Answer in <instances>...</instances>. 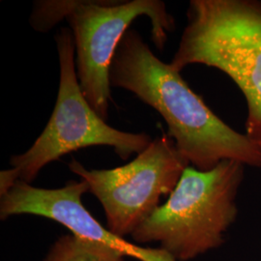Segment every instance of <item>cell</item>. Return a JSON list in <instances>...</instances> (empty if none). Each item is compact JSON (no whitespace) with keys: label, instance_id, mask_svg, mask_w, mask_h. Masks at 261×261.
I'll return each instance as SVG.
<instances>
[{"label":"cell","instance_id":"1","mask_svg":"<svg viewBox=\"0 0 261 261\" xmlns=\"http://www.w3.org/2000/svg\"><path fill=\"white\" fill-rule=\"evenodd\" d=\"M110 83L112 88L135 94L162 115L168 136L193 168L206 171L224 161L261 168V151L252 140L219 118L180 72L159 59L133 28L115 51Z\"/></svg>","mask_w":261,"mask_h":261},{"label":"cell","instance_id":"2","mask_svg":"<svg viewBox=\"0 0 261 261\" xmlns=\"http://www.w3.org/2000/svg\"><path fill=\"white\" fill-rule=\"evenodd\" d=\"M141 16L151 21V36L163 50L168 32L175 28L165 2L130 1H36L30 17L32 28L46 32L66 19L73 33L75 65L84 97L105 121L112 101L110 68L117 47L132 22Z\"/></svg>","mask_w":261,"mask_h":261},{"label":"cell","instance_id":"3","mask_svg":"<svg viewBox=\"0 0 261 261\" xmlns=\"http://www.w3.org/2000/svg\"><path fill=\"white\" fill-rule=\"evenodd\" d=\"M170 65L193 64L228 75L248 103L246 136L261 151V1L192 0Z\"/></svg>","mask_w":261,"mask_h":261},{"label":"cell","instance_id":"4","mask_svg":"<svg viewBox=\"0 0 261 261\" xmlns=\"http://www.w3.org/2000/svg\"><path fill=\"white\" fill-rule=\"evenodd\" d=\"M244 165L224 161L210 170L188 167L168 200L130 235L138 244L158 243L177 261L224 245L238 215L236 196Z\"/></svg>","mask_w":261,"mask_h":261},{"label":"cell","instance_id":"5","mask_svg":"<svg viewBox=\"0 0 261 261\" xmlns=\"http://www.w3.org/2000/svg\"><path fill=\"white\" fill-rule=\"evenodd\" d=\"M60 80L55 110L42 134L24 153L10 159L19 180L31 184L49 163L90 146H109L122 159L140 154L152 139L145 133H129L108 125L89 105L79 83L75 47L70 28L56 37Z\"/></svg>","mask_w":261,"mask_h":261},{"label":"cell","instance_id":"6","mask_svg":"<svg viewBox=\"0 0 261 261\" xmlns=\"http://www.w3.org/2000/svg\"><path fill=\"white\" fill-rule=\"evenodd\" d=\"M189 166L168 135L155 138L122 167L87 169L75 159L68 164L102 204L108 228L123 238L158 209L162 197L173 192Z\"/></svg>","mask_w":261,"mask_h":261},{"label":"cell","instance_id":"7","mask_svg":"<svg viewBox=\"0 0 261 261\" xmlns=\"http://www.w3.org/2000/svg\"><path fill=\"white\" fill-rule=\"evenodd\" d=\"M89 192L84 180L69 181L57 189L32 186L19 180L9 192L0 196L2 221L18 215H33L53 220L71 232L140 261H177L160 248H149L126 240L105 227L83 203V196Z\"/></svg>","mask_w":261,"mask_h":261},{"label":"cell","instance_id":"8","mask_svg":"<svg viewBox=\"0 0 261 261\" xmlns=\"http://www.w3.org/2000/svg\"><path fill=\"white\" fill-rule=\"evenodd\" d=\"M125 257L103 244L72 233L58 238L44 261H125Z\"/></svg>","mask_w":261,"mask_h":261},{"label":"cell","instance_id":"9","mask_svg":"<svg viewBox=\"0 0 261 261\" xmlns=\"http://www.w3.org/2000/svg\"><path fill=\"white\" fill-rule=\"evenodd\" d=\"M19 180V176L14 168L2 170L0 173V196L6 195Z\"/></svg>","mask_w":261,"mask_h":261}]
</instances>
